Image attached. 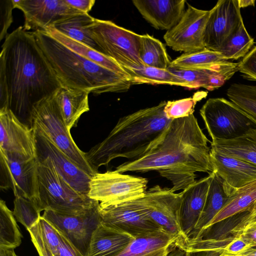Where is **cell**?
Returning a JSON list of instances; mask_svg holds the SVG:
<instances>
[{"label": "cell", "mask_w": 256, "mask_h": 256, "mask_svg": "<svg viewBox=\"0 0 256 256\" xmlns=\"http://www.w3.org/2000/svg\"><path fill=\"white\" fill-rule=\"evenodd\" d=\"M208 142L194 114L172 120L154 148L138 158L125 162L115 170L156 171L171 182L172 192L184 190L196 182V172H213Z\"/></svg>", "instance_id": "1"}, {"label": "cell", "mask_w": 256, "mask_h": 256, "mask_svg": "<svg viewBox=\"0 0 256 256\" xmlns=\"http://www.w3.org/2000/svg\"><path fill=\"white\" fill-rule=\"evenodd\" d=\"M0 71L4 74L8 109L28 120L34 105L53 96L62 86L31 32L19 26L2 46Z\"/></svg>", "instance_id": "2"}, {"label": "cell", "mask_w": 256, "mask_h": 256, "mask_svg": "<svg viewBox=\"0 0 256 256\" xmlns=\"http://www.w3.org/2000/svg\"><path fill=\"white\" fill-rule=\"evenodd\" d=\"M166 102H161L120 118L104 140L85 152L92 168L98 172L100 166L116 158L134 160L154 148L172 120L164 112Z\"/></svg>", "instance_id": "3"}, {"label": "cell", "mask_w": 256, "mask_h": 256, "mask_svg": "<svg viewBox=\"0 0 256 256\" xmlns=\"http://www.w3.org/2000/svg\"><path fill=\"white\" fill-rule=\"evenodd\" d=\"M62 86L100 94L124 92L130 80L72 51L40 30L32 32Z\"/></svg>", "instance_id": "4"}, {"label": "cell", "mask_w": 256, "mask_h": 256, "mask_svg": "<svg viewBox=\"0 0 256 256\" xmlns=\"http://www.w3.org/2000/svg\"><path fill=\"white\" fill-rule=\"evenodd\" d=\"M38 161V209L65 214L83 213L99 203L72 188L56 172L48 158Z\"/></svg>", "instance_id": "5"}, {"label": "cell", "mask_w": 256, "mask_h": 256, "mask_svg": "<svg viewBox=\"0 0 256 256\" xmlns=\"http://www.w3.org/2000/svg\"><path fill=\"white\" fill-rule=\"evenodd\" d=\"M31 127L40 130L77 166L92 176L96 172L74 142L62 117L54 94L35 104L30 115Z\"/></svg>", "instance_id": "6"}, {"label": "cell", "mask_w": 256, "mask_h": 256, "mask_svg": "<svg viewBox=\"0 0 256 256\" xmlns=\"http://www.w3.org/2000/svg\"><path fill=\"white\" fill-rule=\"evenodd\" d=\"M88 28L100 53L124 69L144 66L140 56L142 35L120 26L112 21L97 18L94 19Z\"/></svg>", "instance_id": "7"}, {"label": "cell", "mask_w": 256, "mask_h": 256, "mask_svg": "<svg viewBox=\"0 0 256 256\" xmlns=\"http://www.w3.org/2000/svg\"><path fill=\"white\" fill-rule=\"evenodd\" d=\"M212 140H230L256 129V118L226 98H210L200 110Z\"/></svg>", "instance_id": "8"}, {"label": "cell", "mask_w": 256, "mask_h": 256, "mask_svg": "<svg viewBox=\"0 0 256 256\" xmlns=\"http://www.w3.org/2000/svg\"><path fill=\"white\" fill-rule=\"evenodd\" d=\"M148 182L146 178L115 170L98 172L91 178L88 196L98 201L100 207L120 204L143 197Z\"/></svg>", "instance_id": "9"}, {"label": "cell", "mask_w": 256, "mask_h": 256, "mask_svg": "<svg viewBox=\"0 0 256 256\" xmlns=\"http://www.w3.org/2000/svg\"><path fill=\"white\" fill-rule=\"evenodd\" d=\"M132 201L152 222L179 238L181 244L184 242L180 219V193L158 185L146 190L143 197Z\"/></svg>", "instance_id": "10"}, {"label": "cell", "mask_w": 256, "mask_h": 256, "mask_svg": "<svg viewBox=\"0 0 256 256\" xmlns=\"http://www.w3.org/2000/svg\"><path fill=\"white\" fill-rule=\"evenodd\" d=\"M42 216L53 225L84 256H88L92 234L102 222L100 202L79 214H65L47 210Z\"/></svg>", "instance_id": "11"}, {"label": "cell", "mask_w": 256, "mask_h": 256, "mask_svg": "<svg viewBox=\"0 0 256 256\" xmlns=\"http://www.w3.org/2000/svg\"><path fill=\"white\" fill-rule=\"evenodd\" d=\"M38 166L36 158L22 160L0 152V188H11L15 196L32 200L38 209Z\"/></svg>", "instance_id": "12"}, {"label": "cell", "mask_w": 256, "mask_h": 256, "mask_svg": "<svg viewBox=\"0 0 256 256\" xmlns=\"http://www.w3.org/2000/svg\"><path fill=\"white\" fill-rule=\"evenodd\" d=\"M187 8L178 22L166 31L164 39L174 50L190 53L204 50V37L210 10H200L187 4Z\"/></svg>", "instance_id": "13"}, {"label": "cell", "mask_w": 256, "mask_h": 256, "mask_svg": "<svg viewBox=\"0 0 256 256\" xmlns=\"http://www.w3.org/2000/svg\"><path fill=\"white\" fill-rule=\"evenodd\" d=\"M0 152L22 160L36 158L34 128L10 109L0 110Z\"/></svg>", "instance_id": "14"}, {"label": "cell", "mask_w": 256, "mask_h": 256, "mask_svg": "<svg viewBox=\"0 0 256 256\" xmlns=\"http://www.w3.org/2000/svg\"><path fill=\"white\" fill-rule=\"evenodd\" d=\"M243 22L238 0H219L210 10L204 37L205 48L218 52Z\"/></svg>", "instance_id": "15"}, {"label": "cell", "mask_w": 256, "mask_h": 256, "mask_svg": "<svg viewBox=\"0 0 256 256\" xmlns=\"http://www.w3.org/2000/svg\"><path fill=\"white\" fill-rule=\"evenodd\" d=\"M33 128L36 158H48L56 172L72 188L81 194L88 196L92 176L82 170L40 130Z\"/></svg>", "instance_id": "16"}, {"label": "cell", "mask_w": 256, "mask_h": 256, "mask_svg": "<svg viewBox=\"0 0 256 256\" xmlns=\"http://www.w3.org/2000/svg\"><path fill=\"white\" fill-rule=\"evenodd\" d=\"M14 8L20 9L24 16L23 26L44 30L55 23L82 12L66 4L64 0H12Z\"/></svg>", "instance_id": "17"}, {"label": "cell", "mask_w": 256, "mask_h": 256, "mask_svg": "<svg viewBox=\"0 0 256 256\" xmlns=\"http://www.w3.org/2000/svg\"><path fill=\"white\" fill-rule=\"evenodd\" d=\"M102 223L134 238L162 229L152 222L132 200L100 207Z\"/></svg>", "instance_id": "18"}, {"label": "cell", "mask_w": 256, "mask_h": 256, "mask_svg": "<svg viewBox=\"0 0 256 256\" xmlns=\"http://www.w3.org/2000/svg\"><path fill=\"white\" fill-rule=\"evenodd\" d=\"M212 177L210 172L180 192V219L184 242L194 234L205 206Z\"/></svg>", "instance_id": "19"}, {"label": "cell", "mask_w": 256, "mask_h": 256, "mask_svg": "<svg viewBox=\"0 0 256 256\" xmlns=\"http://www.w3.org/2000/svg\"><path fill=\"white\" fill-rule=\"evenodd\" d=\"M134 5L152 26L157 30H171L184 12V0H133Z\"/></svg>", "instance_id": "20"}, {"label": "cell", "mask_w": 256, "mask_h": 256, "mask_svg": "<svg viewBox=\"0 0 256 256\" xmlns=\"http://www.w3.org/2000/svg\"><path fill=\"white\" fill-rule=\"evenodd\" d=\"M240 62L228 60L209 68L196 70H167L188 82L192 88H202L208 90L218 88L239 70Z\"/></svg>", "instance_id": "21"}, {"label": "cell", "mask_w": 256, "mask_h": 256, "mask_svg": "<svg viewBox=\"0 0 256 256\" xmlns=\"http://www.w3.org/2000/svg\"><path fill=\"white\" fill-rule=\"evenodd\" d=\"M181 244L176 236L162 228L135 238L114 256H167Z\"/></svg>", "instance_id": "22"}, {"label": "cell", "mask_w": 256, "mask_h": 256, "mask_svg": "<svg viewBox=\"0 0 256 256\" xmlns=\"http://www.w3.org/2000/svg\"><path fill=\"white\" fill-rule=\"evenodd\" d=\"M210 158L213 172L234 188H239L256 180V166L253 164L212 148Z\"/></svg>", "instance_id": "23"}, {"label": "cell", "mask_w": 256, "mask_h": 256, "mask_svg": "<svg viewBox=\"0 0 256 256\" xmlns=\"http://www.w3.org/2000/svg\"><path fill=\"white\" fill-rule=\"evenodd\" d=\"M212 174L204 210L194 234L190 238L199 236L206 230L212 220L230 200L236 190L228 185L215 172H212Z\"/></svg>", "instance_id": "24"}, {"label": "cell", "mask_w": 256, "mask_h": 256, "mask_svg": "<svg viewBox=\"0 0 256 256\" xmlns=\"http://www.w3.org/2000/svg\"><path fill=\"white\" fill-rule=\"evenodd\" d=\"M89 94L82 90L62 86L54 94L62 117L70 130L84 113L89 111Z\"/></svg>", "instance_id": "25"}, {"label": "cell", "mask_w": 256, "mask_h": 256, "mask_svg": "<svg viewBox=\"0 0 256 256\" xmlns=\"http://www.w3.org/2000/svg\"><path fill=\"white\" fill-rule=\"evenodd\" d=\"M134 238L101 222L92 234L87 256H114Z\"/></svg>", "instance_id": "26"}, {"label": "cell", "mask_w": 256, "mask_h": 256, "mask_svg": "<svg viewBox=\"0 0 256 256\" xmlns=\"http://www.w3.org/2000/svg\"><path fill=\"white\" fill-rule=\"evenodd\" d=\"M44 31L72 51L130 80V76L125 70L104 54L84 44L70 38L52 26Z\"/></svg>", "instance_id": "27"}, {"label": "cell", "mask_w": 256, "mask_h": 256, "mask_svg": "<svg viewBox=\"0 0 256 256\" xmlns=\"http://www.w3.org/2000/svg\"><path fill=\"white\" fill-rule=\"evenodd\" d=\"M210 148L256 166V129L230 140H215Z\"/></svg>", "instance_id": "28"}, {"label": "cell", "mask_w": 256, "mask_h": 256, "mask_svg": "<svg viewBox=\"0 0 256 256\" xmlns=\"http://www.w3.org/2000/svg\"><path fill=\"white\" fill-rule=\"evenodd\" d=\"M94 19L88 14L81 13L65 18L55 23L52 27L70 38L100 52L88 28Z\"/></svg>", "instance_id": "29"}, {"label": "cell", "mask_w": 256, "mask_h": 256, "mask_svg": "<svg viewBox=\"0 0 256 256\" xmlns=\"http://www.w3.org/2000/svg\"><path fill=\"white\" fill-rule=\"evenodd\" d=\"M256 202V180L236 189L230 200L212 220L206 230L227 218L248 212Z\"/></svg>", "instance_id": "30"}, {"label": "cell", "mask_w": 256, "mask_h": 256, "mask_svg": "<svg viewBox=\"0 0 256 256\" xmlns=\"http://www.w3.org/2000/svg\"><path fill=\"white\" fill-rule=\"evenodd\" d=\"M132 84H168L192 88L190 85L168 70L142 66L138 68L124 69Z\"/></svg>", "instance_id": "31"}, {"label": "cell", "mask_w": 256, "mask_h": 256, "mask_svg": "<svg viewBox=\"0 0 256 256\" xmlns=\"http://www.w3.org/2000/svg\"><path fill=\"white\" fill-rule=\"evenodd\" d=\"M227 61L219 52L204 50L184 53L171 62L168 68L177 70H196L209 68Z\"/></svg>", "instance_id": "32"}, {"label": "cell", "mask_w": 256, "mask_h": 256, "mask_svg": "<svg viewBox=\"0 0 256 256\" xmlns=\"http://www.w3.org/2000/svg\"><path fill=\"white\" fill-rule=\"evenodd\" d=\"M140 56L146 66L167 70L171 63L164 44L148 34L142 35Z\"/></svg>", "instance_id": "33"}, {"label": "cell", "mask_w": 256, "mask_h": 256, "mask_svg": "<svg viewBox=\"0 0 256 256\" xmlns=\"http://www.w3.org/2000/svg\"><path fill=\"white\" fill-rule=\"evenodd\" d=\"M254 40L247 32L244 22L225 41L219 50L226 60L244 58L251 50Z\"/></svg>", "instance_id": "34"}, {"label": "cell", "mask_w": 256, "mask_h": 256, "mask_svg": "<svg viewBox=\"0 0 256 256\" xmlns=\"http://www.w3.org/2000/svg\"><path fill=\"white\" fill-rule=\"evenodd\" d=\"M13 212L6 202L0 201V246L16 248L22 243V236L16 224Z\"/></svg>", "instance_id": "35"}, {"label": "cell", "mask_w": 256, "mask_h": 256, "mask_svg": "<svg viewBox=\"0 0 256 256\" xmlns=\"http://www.w3.org/2000/svg\"><path fill=\"white\" fill-rule=\"evenodd\" d=\"M226 94L231 102L256 118V85L233 83Z\"/></svg>", "instance_id": "36"}, {"label": "cell", "mask_w": 256, "mask_h": 256, "mask_svg": "<svg viewBox=\"0 0 256 256\" xmlns=\"http://www.w3.org/2000/svg\"><path fill=\"white\" fill-rule=\"evenodd\" d=\"M13 213L18 222L28 230L39 221L40 212L36 204L24 197L15 196Z\"/></svg>", "instance_id": "37"}, {"label": "cell", "mask_w": 256, "mask_h": 256, "mask_svg": "<svg viewBox=\"0 0 256 256\" xmlns=\"http://www.w3.org/2000/svg\"><path fill=\"white\" fill-rule=\"evenodd\" d=\"M202 96L199 92L194 94L191 98L166 102L164 108L166 116L172 120L194 114L196 104Z\"/></svg>", "instance_id": "38"}, {"label": "cell", "mask_w": 256, "mask_h": 256, "mask_svg": "<svg viewBox=\"0 0 256 256\" xmlns=\"http://www.w3.org/2000/svg\"><path fill=\"white\" fill-rule=\"evenodd\" d=\"M38 225L42 238L51 253L55 256L60 245V232L42 216Z\"/></svg>", "instance_id": "39"}, {"label": "cell", "mask_w": 256, "mask_h": 256, "mask_svg": "<svg viewBox=\"0 0 256 256\" xmlns=\"http://www.w3.org/2000/svg\"><path fill=\"white\" fill-rule=\"evenodd\" d=\"M14 8L12 0H0V40L6 37L7 31L12 22V11Z\"/></svg>", "instance_id": "40"}, {"label": "cell", "mask_w": 256, "mask_h": 256, "mask_svg": "<svg viewBox=\"0 0 256 256\" xmlns=\"http://www.w3.org/2000/svg\"><path fill=\"white\" fill-rule=\"evenodd\" d=\"M238 71L244 78L256 81V46L240 62Z\"/></svg>", "instance_id": "41"}, {"label": "cell", "mask_w": 256, "mask_h": 256, "mask_svg": "<svg viewBox=\"0 0 256 256\" xmlns=\"http://www.w3.org/2000/svg\"><path fill=\"white\" fill-rule=\"evenodd\" d=\"M236 224L232 228L230 232L232 236L240 232L249 225L256 222V202L248 212L240 214Z\"/></svg>", "instance_id": "42"}, {"label": "cell", "mask_w": 256, "mask_h": 256, "mask_svg": "<svg viewBox=\"0 0 256 256\" xmlns=\"http://www.w3.org/2000/svg\"><path fill=\"white\" fill-rule=\"evenodd\" d=\"M31 240L39 256H54L43 241L40 236L38 223L28 230Z\"/></svg>", "instance_id": "43"}, {"label": "cell", "mask_w": 256, "mask_h": 256, "mask_svg": "<svg viewBox=\"0 0 256 256\" xmlns=\"http://www.w3.org/2000/svg\"><path fill=\"white\" fill-rule=\"evenodd\" d=\"M60 242L55 256H84L60 232Z\"/></svg>", "instance_id": "44"}, {"label": "cell", "mask_w": 256, "mask_h": 256, "mask_svg": "<svg viewBox=\"0 0 256 256\" xmlns=\"http://www.w3.org/2000/svg\"><path fill=\"white\" fill-rule=\"evenodd\" d=\"M232 236H239L250 248L256 247V222L249 225L240 232Z\"/></svg>", "instance_id": "45"}, {"label": "cell", "mask_w": 256, "mask_h": 256, "mask_svg": "<svg viewBox=\"0 0 256 256\" xmlns=\"http://www.w3.org/2000/svg\"><path fill=\"white\" fill-rule=\"evenodd\" d=\"M67 4L84 14H88L96 1L94 0H64Z\"/></svg>", "instance_id": "46"}, {"label": "cell", "mask_w": 256, "mask_h": 256, "mask_svg": "<svg viewBox=\"0 0 256 256\" xmlns=\"http://www.w3.org/2000/svg\"><path fill=\"white\" fill-rule=\"evenodd\" d=\"M186 256H222L221 254L219 252L210 251L206 252H186Z\"/></svg>", "instance_id": "47"}, {"label": "cell", "mask_w": 256, "mask_h": 256, "mask_svg": "<svg viewBox=\"0 0 256 256\" xmlns=\"http://www.w3.org/2000/svg\"><path fill=\"white\" fill-rule=\"evenodd\" d=\"M14 249L12 248L0 246V256H18Z\"/></svg>", "instance_id": "48"}, {"label": "cell", "mask_w": 256, "mask_h": 256, "mask_svg": "<svg viewBox=\"0 0 256 256\" xmlns=\"http://www.w3.org/2000/svg\"><path fill=\"white\" fill-rule=\"evenodd\" d=\"M186 252L180 246L174 249L167 256H186Z\"/></svg>", "instance_id": "49"}, {"label": "cell", "mask_w": 256, "mask_h": 256, "mask_svg": "<svg viewBox=\"0 0 256 256\" xmlns=\"http://www.w3.org/2000/svg\"><path fill=\"white\" fill-rule=\"evenodd\" d=\"M240 8H246L250 6H254L255 0H238Z\"/></svg>", "instance_id": "50"}, {"label": "cell", "mask_w": 256, "mask_h": 256, "mask_svg": "<svg viewBox=\"0 0 256 256\" xmlns=\"http://www.w3.org/2000/svg\"><path fill=\"white\" fill-rule=\"evenodd\" d=\"M238 256H256V247L248 249Z\"/></svg>", "instance_id": "51"}]
</instances>
